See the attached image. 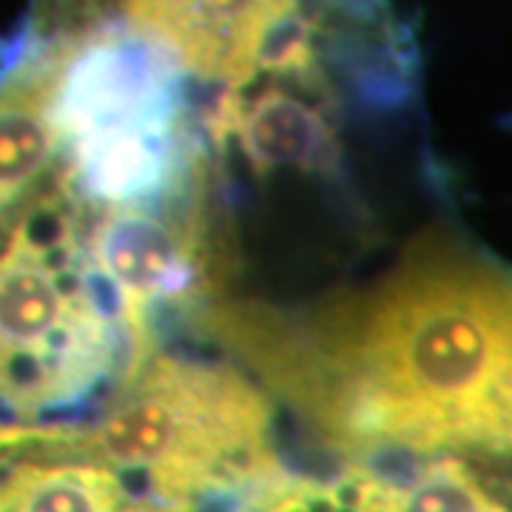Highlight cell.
I'll return each mask as SVG.
<instances>
[{
    "label": "cell",
    "instance_id": "cell-1",
    "mask_svg": "<svg viewBox=\"0 0 512 512\" xmlns=\"http://www.w3.org/2000/svg\"><path fill=\"white\" fill-rule=\"evenodd\" d=\"M86 251L143 313L151 299H180L200 276L202 228L197 217H171L120 202L97 214Z\"/></svg>",
    "mask_w": 512,
    "mask_h": 512
},
{
    "label": "cell",
    "instance_id": "cell-2",
    "mask_svg": "<svg viewBox=\"0 0 512 512\" xmlns=\"http://www.w3.org/2000/svg\"><path fill=\"white\" fill-rule=\"evenodd\" d=\"M214 137L237 134L248 163L259 174L276 168L328 171L336 165V134L322 109L305 94L282 83L262 86L256 94L225 92L211 114Z\"/></svg>",
    "mask_w": 512,
    "mask_h": 512
},
{
    "label": "cell",
    "instance_id": "cell-3",
    "mask_svg": "<svg viewBox=\"0 0 512 512\" xmlns=\"http://www.w3.org/2000/svg\"><path fill=\"white\" fill-rule=\"evenodd\" d=\"M487 444H498L512 450V353L504 367L498 387L490 404V427H487Z\"/></svg>",
    "mask_w": 512,
    "mask_h": 512
}]
</instances>
